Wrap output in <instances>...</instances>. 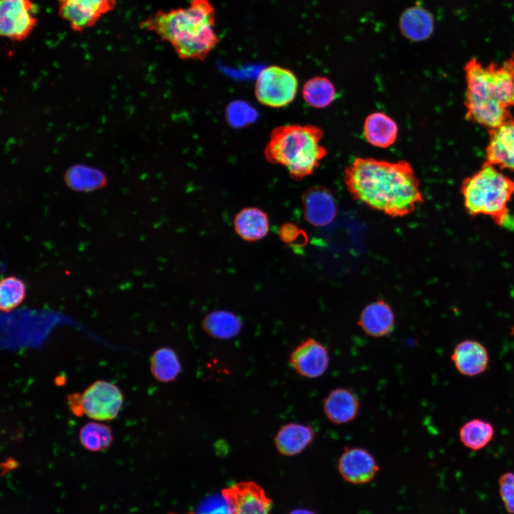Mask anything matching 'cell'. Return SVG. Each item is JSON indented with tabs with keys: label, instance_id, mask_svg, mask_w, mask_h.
<instances>
[{
	"label": "cell",
	"instance_id": "1",
	"mask_svg": "<svg viewBox=\"0 0 514 514\" xmlns=\"http://www.w3.org/2000/svg\"><path fill=\"white\" fill-rule=\"evenodd\" d=\"M343 181L353 199L393 218L411 213L424 201L420 182L406 161L356 158Z\"/></svg>",
	"mask_w": 514,
	"mask_h": 514
},
{
	"label": "cell",
	"instance_id": "2",
	"mask_svg": "<svg viewBox=\"0 0 514 514\" xmlns=\"http://www.w3.org/2000/svg\"><path fill=\"white\" fill-rule=\"evenodd\" d=\"M465 119L488 131L513 118L514 54L500 64L484 66L475 58L463 67Z\"/></svg>",
	"mask_w": 514,
	"mask_h": 514
},
{
	"label": "cell",
	"instance_id": "3",
	"mask_svg": "<svg viewBox=\"0 0 514 514\" xmlns=\"http://www.w3.org/2000/svg\"><path fill=\"white\" fill-rule=\"evenodd\" d=\"M215 22L210 0H191L187 7L156 11L139 26L168 42L181 59L203 61L219 42Z\"/></svg>",
	"mask_w": 514,
	"mask_h": 514
},
{
	"label": "cell",
	"instance_id": "4",
	"mask_svg": "<svg viewBox=\"0 0 514 514\" xmlns=\"http://www.w3.org/2000/svg\"><path fill=\"white\" fill-rule=\"evenodd\" d=\"M323 131L315 125L288 124L273 128L264 148L266 159L286 168L290 177L300 181L313 173L327 155L321 144Z\"/></svg>",
	"mask_w": 514,
	"mask_h": 514
},
{
	"label": "cell",
	"instance_id": "5",
	"mask_svg": "<svg viewBox=\"0 0 514 514\" xmlns=\"http://www.w3.org/2000/svg\"><path fill=\"white\" fill-rule=\"evenodd\" d=\"M460 189L468 214L489 216L497 226L505 223L508 206L514 195V180L498 168L485 161L463 180Z\"/></svg>",
	"mask_w": 514,
	"mask_h": 514
},
{
	"label": "cell",
	"instance_id": "6",
	"mask_svg": "<svg viewBox=\"0 0 514 514\" xmlns=\"http://www.w3.org/2000/svg\"><path fill=\"white\" fill-rule=\"evenodd\" d=\"M298 88V80L292 71L272 65L259 72L255 84V95L263 105L281 108L294 100Z\"/></svg>",
	"mask_w": 514,
	"mask_h": 514
},
{
	"label": "cell",
	"instance_id": "7",
	"mask_svg": "<svg viewBox=\"0 0 514 514\" xmlns=\"http://www.w3.org/2000/svg\"><path fill=\"white\" fill-rule=\"evenodd\" d=\"M83 413L95 420H109L117 417L124 403L119 388L107 381L99 380L81 395Z\"/></svg>",
	"mask_w": 514,
	"mask_h": 514
},
{
	"label": "cell",
	"instance_id": "8",
	"mask_svg": "<svg viewBox=\"0 0 514 514\" xmlns=\"http://www.w3.org/2000/svg\"><path fill=\"white\" fill-rule=\"evenodd\" d=\"M37 10L32 0H1V36L14 41L26 39L37 24Z\"/></svg>",
	"mask_w": 514,
	"mask_h": 514
},
{
	"label": "cell",
	"instance_id": "9",
	"mask_svg": "<svg viewBox=\"0 0 514 514\" xmlns=\"http://www.w3.org/2000/svg\"><path fill=\"white\" fill-rule=\"evenodd\" d=\"M117 0H57L59 16L72 30L81 32L112 11Z\"/></svg>",
	"mask_w": 514,
	"mask_h": 514
},
{
	"label": "cell",
	"instance_id": "10",
	"mask_svg": "<svg viewBox=\"0 0 514 514\" xmlns=\"http://www.w3.org/2000/svg\"><path fill=\"white\" fill-rule=\"evenodd\" d=\"M327 348L318 341L308 338L293 348L288 356L291 368L299 376L307 378L322 376L329 366Z\"/></svg>",
	"mask_w": 514,
	"mask_h": 514
},
{
	"label": "cell",
	"instance_id": "11",
	"mask_svg": "<svg viewBox=\"0 0 514 514\" xmlns=\"http://www.w3.org/2000/svg\"><path fill=\"white\" fill-rule=\"evenodd\" d=\"M232 514H269L272 500L252 481L238 483L222 490Z\"/></svg>",
	"mask_w": 514,
	"mask_h": 514
},
{
	"label": "cell",
	"instance_id": "12",
	"mask_svg": "<svg viewBox=\"0 0 514 514\" xmlns=\"http://www.w3.org/2000/svg\"><path fill=\"white\" fill-rule=\"evenodd\" d=\"M485 161L500 170L514 171V119L488 130Z\"/></svg>",
	"mask_w": 514,
	"mask_h": 514
},
{
	"label": "cell",
	"instance_id": "13",
	"mask_svg": "<svg viewBox=\"0 0 514 514\" xmlns=\"http://www.w3.org/2000/svg\"><path fill=\"white\" fill-rule=\"evenodd\" d=\"M373 455L366 449L346 448L338 461V470L342 478L353 484L370 482L379 470Z\"/></svg>",
	"mask_w": 514,
	"mask_h": 514
},
{
	"label": "cell",
	"instance_id": "14",
	"mask_svg": "<svg viewBox=\"0 0 514 514\" xmlns=\"http://www.w3.org/2000/svg\"><path fill=\"white\" fill-rule=\"evenodd\" d=\"M305 219L315 226L331 223L337 214V205L331 191L323 186L307 189L302 195Z\"/></svg>",
	"mask_w": 514,
	"mask_h": 514
},
{
	"label": "cell",
	"instance_id": "15",
	"mask_svg": "<svg viewBox=\"0 0 514 514\" xmlns=\"http://www.w3.org/2000/svg\"><path fill=\"white\" fill-rule=\"evenodd\" d=\"M358 396L351 390L338 388L332 390L323 402L326 418L332 423L340 425L353 421L360 410Z\"/></svg>",
	"mask_w": 514,
	"mask_h": 514
},
{
	"label": "cell",
	"instance_id": "16",
	"mask_svg": "<svg viewBox=\"0 0 514 514\" xmlns=\"http://www.w3.org/2000/svg\"><path fill=\"white\" fill-rule=\"evenodd\" d=\"M451 359L458 371L466 376L482 373L487 368L489 361L486 348L474 340H465L458 343Z\"/></svg>",
	"mask_w": 514,
	"mask_h": 514
},
{
	"label": "cell",
	"instance_id": "17",
	"mask_svg": "<svg viewBox=\"0 0 514 514\" xmlns=\"http://www.w3.org/2000/svg\"><path fill=\"white\" fill-rule=\"evenodd\" d=\"M358 324L363 331L370 336H386L394 328V313L385 301L378 300L363 309Z\"/></svg>",
	"mask_w": 514,
	"mask_h": 514
},
{
	"label": "cell",
	"instance_id": "18",
	"mask_svg": "<svg viewBox=\"0 0 514 514\" xmlns=\"http://www.w3.org/2000/svg\"><path fill=\"white\" fill-rule=\"evenodd\" d=\"M236 233L243 241L255 242L265 238L270 229L268 213L262 209L249 206L241 209L233 221Z\"/></svg>",
	"mask_w": 514,
	"mask_h": 514
},
{
	"label": "cell",
	"instance_id": "19",
	"mask_svg": "<svg viewBox=\"0 0 514 514\" xmlns=\"http://www.w3.org/2000/svg\"><path fill=\"white\" fill-rule=\"evenodd\" d=\"M315 431L309 425L298 423L283 425L274 437L277 450L283 455H296L310 445L315 438Z\"/></svg>",
	"mask_w": 514,
	"mask_h": 514
},
{
	"label": "cell",
	"instance_id": "20",
	"mask_svg": "<svg viewBox=\"0 0 514 514\" xmlns=\"http://www.w3.org/2000/svg\"><path fill=\"white\" fill-rule=\"evenodd\" d=\"M400 31L408 40L421 41L428 39L434 30V18L427 9L420 6L408 8L401 14Z\"/></svg>",
	"mask_w": 514,
	"mask_h": 514
},
{
	"label": "cell",
	"instance_id": "21",
	"mask_svg": "<svg viewBox=\"0 0 514 514\" xmlns=\"http://www.w3.org/2000/svg\"><path fill=\"white\" fill-rule=\"evenodd\" d=\"M363 135L370 144L378 148H388L397 139L398 126L395 121L386 114L372 113L365 119Z\"/></svg>",
	"mask_w": 514,
	"mask_h": 514
},
{
	"label": "cell",
	"instance_id": "22",
	"mask_svg": "<svg viewBox=\"0 0 514 514\" xmlns=\"http://www.w3.org/2000/svg\"><path fill=\"white\" fill-rule=\"evenodd\" d=\"M201 326L208 336L217 339L228 340L240 333L243 324L241 318L233 312L216 310L204 316Z\"/></svg>",
	"mask_w": 514,
	"mask_h": 514
},
{
	"label": "cell",
	"instance_id": "23",
	"mask_svg": "<svg viewBox=\"0 0 514 514\" xmlns=\"http://www.w3.org/2000/svg\"><path fill=\"white\" fill-rule=\"evenodd\" d=\"M150 371L158 381L171 383L176 380L182 367L175 351L168 347H162L153 353L150 361Z\"/></svg>",
	"mask_w": 514,
	"mask_h": 514
},
{
	"label": "cell",
	"instance_id": "24",
	"mask_svg": "<svg viewBox=\"0 0 514 514\" xmlns=\"http://www.w3.org/2000/svg\"><path fill=\"white\" fill-rule=\"evenodd\" d=\"M67 186L76 191H92L104 187L106 178L102 172L83 166H75L69 169L65 175Z\"/></svg>",
	"mask_w": 514,
	"mask_h": 514
},
{
	"label": "cell",
	"instance_id": "25",
	"mask_svg": "<svg viewBox=\"0 0 514 514\" xmlns=\"http://www.w3.org/2000/svg\"><path fill=\"white\" fill-rule=\"evenodd\" d=\"M304 101L311 106L322 109L330 105L336 97V89L327 78L316 76L308 80L302 90Z\"/></svg>",
	"mask_w": 514,
	"mask_h": 514
},
{
	"label": "cell",
	"instance_id": "26",
	"mask_svg": "<svg viewBox=\"0 0 514 514\" xmlns=\"http://www.w3.org/2000/svg\"><path fill=\"white\" fill-rule=\"evenodd\" d=\"M493 435V425L479 418L466 422L459 431L460 441L465 447L472 450L483 448L491 441Z\"/></svg>",
	"mask_w": 514,
	"mask_h": 514
},
{
	"label": "cell",
	"instance_id": "27",
	"mask_svg": "<svg viewBox=\"0 0 514 514\" xmlns=\"http://www.w3.org/2000/svg\"><path fill=\"white\" fill-rule=\"evenodd\" d=\"M113 433L109 426L96 422L84 424L79 431L82 446L89 451H102L107 449L113 441Z\"/></svg>",
	"mask_w": 514,
	"mask_h": 514
},
{
	"label": "cell",
	"instance_id": "28",
	"mask_svg": "<svg viewBox=\"0 0 514 514\" xmlns=\"http://www.w3.org/2000/svg\"><path fill=\"white\" fill-rule=\"evenodd\" d=\"M26 296V286L24 281L14 276L1 279L0 283V308L1 311L9 312L18 307Z\"/></svg>",
	"mask_w": 514,
	"mask_h": 514
},
{
	"label": "cell",
	"instance_id": "29",
	"mask_svg": "<svg viewBox=\"0 0 514 514\" xmlns=\"http://www.w3.org/2000/svg\"><path fill=\"white\" fill-rule=\"evenodd\" d=\"M193 514H232V511L229 503L221 493L205 498Z\"/></svg>",
	"mask_w": 514,
	"mask_h": 514
},
{
	"label": "cell",
	"instance_id": "30",
	"mask_svg": "<svg viewBox=\"0 0 514 514\" xmlns=\"http://www.w3.org/2000/svg\"><path fill=\"white\" fill-rule=\"evenodd\" d=\"M499 490L507 511L514 514V473L508 472L501 475L498 480Z\"/></svg>",
	"mask_w": 514,
	"mask_h": 514
},
{
	"label": "cell",
	"instance_id": "31",
	"mask_svg": "<svg viewBox=\"0 0 514 514\" xmlns=\"http://www.w3.org/2000/svg\"><path fill=\"white\" fill-rule=\"evenodd\" d=\"M279 237L286 244L297 243L303 245L307 241V237L303 231L293 223H286L279 228Z\"/></svg>",
	"mask_w": 514,
	"mask_h": 514
},
{
	"label": "cell",
	"instance_id": "32",
	"mask_svg": "<svg viewBox=\"0 0 514 514\" xmlns=\"http://www.w3.org/2000/svg\"><path fill=\"white\" fill-rule=\"evenodd\" d=\"M68 402L69 408L74 413V414L79 416L84 415L81 407L80 394L74 393L68 395Z\"/></svg>",
	"mask_w": 514,
	"mask_h": 514
},
{
	"label": "cell",
	"instance_id": "33",
	"mask_svg": "<svg viewBox=\"0 0 514 514\" xmlns=\"http://www.w3.org/2000/svg\"><path fill=\"white\" fill-rule=\"evenodd\" d=\"M289 514H315L313 512L306 509H296L291 511Z\"/></svg>",
	"mask_w": 514,
	"mask_h": 514
},
{
	"label": "cell",
	"instance_id": "34",
	"mask_svg": "<svg viewBox=\"0 0 514 514\" xmlns=\"http://www.w3.org/2000/svg\"><path fill=\"white\" fill-rule=\"evenodd\" d=\"M173 514V513H172Z\"/></svg>",
	"mask_w": 514,
	"mask_h": 514
}]
</instances>
